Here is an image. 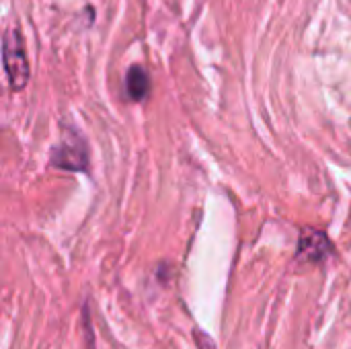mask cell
<instances>
[{
	"label": "cell",
	"mask_w": 351,
	"mask_h": 349,
	"mask_svg": "<svg viewBox=\"0 0 351 349\" xmlns=\"http://www.w3.org/2000/svg\"><path fill=\"white\" fill-rule=\"evenodd\" d=\"M329 251H331V243L321 230H306L300 239L298 257L308 261H321L329 255Z\"/></svg>",
	"instance_id": "3957f363"
},
{
	"label": "cell",
	"mask_w": 351,
	"mask_h": 349,
	"mask_svg": "<svg viewBox=\"0 0 351 349\" xmlns=\"http://www.w3.org/2000/svg\"><path fill=\"white\" fill-rule=\"evenodd\" d=\"M2 58H4V68H6V76L10 82L12 91H21L25 88V84L29 82L31 70H29V62H27V53H25V43L23 37L16 29H8L2 37Z\"/></svg>",
	"instance_id": "6da1fadb"
},
{
	"label": "cell",
	"mask_w": 351,
	"mask_h": 349,
	"mask_svg": "<svg viewBox=\"0 0 351 349\" xmlns=\"http://www.w3.org/2000/svg\"><path fill=\"white\" fill-rule=\"evenodd\" d=\"M125 88H128V97L132 101H142L148 95V91H150V78H148V74L144 72L142 66H132L128 70Z\"/></svg>",
	"instance_id": "277c9868"
},
{
	"label": "cell",
	"mask_w": 351,
	"mask_h": 349,
	"mask_svg": "<svg viewBox=\"0 0 351 349\" xmlns=\"http://www.w3.org/2000/svg\"><path fill=\"white\" fill-rule=\"evenodd\" d=\"M51 165L58 169H66V171H84L88 165V152L84 148V144L80 142H66L60 144L53 154H51Z\"/></svg>",
	"instance_id": "7a4b0ae2"
}]
</instances>
